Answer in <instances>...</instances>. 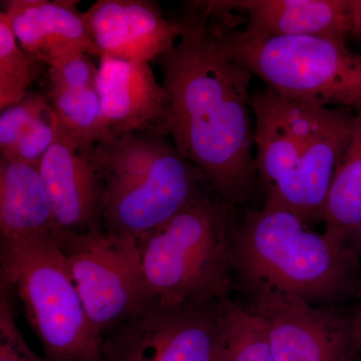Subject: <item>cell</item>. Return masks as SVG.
<instances>
[{"label":"cell","mask_w":361,"mask_h":361,"mask_svg":"<svg viewBox=\"0 0 361 361\" xmlns=\"http://www.w3.org/2000/svg\"><path fill=\"white\" fill-rule=\"evenodd\" d=\"M197 6L180 18L179 39L159 58L170 110L167 135L230 206L248 200L258 180L251 71L226 51Z\"/></svg>","instance_id":"1"},{"label":"cell","mask_w":361,"mask_h":361,"mask_svg":"<svg viewBox=\"0 0 361 361\" xmlns=\"http://www.w3.org/2000/svg\"><path fill=\"white\" fill-rule=\"evenodd\" d=\"M252 110L263 208L290 211L307 223L322 220L355 114L292 101L268 89L253 94Z\"/></svg>","instance_id":"2"},{"label":"cell","mask_w":361,"mask_h":361,"mask_svg":"<svg viewBox=\"0 0 361 361\" xmlns=\"http://www.w3.org/2000/svg\"><path fill=\"white\" fill-rule=\"evenodd\" d=\"M361 258L348 242L315 233L290 211H249L233 230V267L244 286H261L315 305L358 293Z\"/></svg>","instance_id":"3"},{"label":"cell","mask_w":361,"mask_h":361,"mask_svg":"<svg viewBox=\"0 0 361 361\" xmlns=\"http://www.w3.org/2000/svg\"><path fill=\"white\" fill-rule=\"evenodd\" d=\"M231 208L204 194L137 242L154 302L186 305L228 299L234 269Z\"/></svg>","instance_id":"4"},{"label":"cell","mask_w":361,"mask_h":361,"mask_svg":"<svg viewBox=\"0 0 361 361\" xmlns=\"http://www.w3.org/2000/svg\"><path fill=\"white\" fill-rule=\"evenodd\" d=\"M58 234L0 238L1 290L11 289L23 301L47 360L104 361L103 336L87 317Z\"/></svg>","instance_id":"5"},{"label":"cell","mask_w":361,"mask_h":361,"mask_svg":"<svg viewBox=\"0 0 361 361\" xmlns=\"http://www.w3.org/2000/svg\"><path fill=\"white\" fill-rule=\"evenodd\" d=\"M228 54L278 96L361 113V51L322 35L248 40L213 30Z\"/></svg>","instance_id":"6"},{"label":"cell","mask_w":361,"mask_h":361,"mask_svg":"<svg viewBox=\"0 0 361 361\" xmlns=\"http://www.w3.org/2000/svg\"><path fill=\"white\" fill-rule=\"evenodd\" d=\"M58 241L87 317L102 336L154 302L135 240L94 228L59 231Z\"/></svg>","instance_id":"7"},{"label":"cell","mask_w":361,"mask_h":361,"mask_svg":"<svg viewBox=\"0 0 361 361\" xmlns=\"http://www.w3.org/2000/svg\"><path fill=\"white\" fill-rule=\"evenodd\" d=\"M247 310L262 325L276 361H349L360 356L355 316L261 286L246 287Z\"/></svg>","instance_id":"8"},{"label":"cell","mask_w":361,"mask_h":361,"mask_svg":"<svg viewBox=\"0 0 361 361\" xmlns=\"http://www.w3.org/2000/svg\"><path fill=\"white\" fill-rule=\"evenodd\" d=\"M221 302H153L109 332L104 361H216Z\"/></svg>","instance_id":"9"},{"label":"cell","mask_w":361,"mask_h":361,"mask_svg":"<svg viewBox=\"0 0 361 361\" xmlns=\"http://www.w3.org/2000/svg\"><path fill=\"white\" fill-rule=\"evenodd\" d=\"M202 182L200 171L169 147L142 179L104 192L108 232L139 242L203 196Z\"/></svg>","instance_id":"10"},{"label":"cell","mask_w":361,"mask_h":361,"mask_svg":"<svg viewBox=\"0 0 361 361\" xmlns=\"http://www.w3.org/2000/svg\"><path fill=\"white\" fill-rule=\"evenodd\" d=\"M84 13L99 56L149 63L180 37V21L168 20L148 0H99Z\"/></svg>","instance_id":"11"},{"label":"cell","mask_w":361,"mask_h":361,"mask_svg":"<svg viewBox=\"0 0 361 361\" xmlns=\"http://www.w3.org/2000/svg\"><path fill=\"white\" fill-rule=\"evenodd\" d=\"M196 4L209 18L231 11L246 14V27L235 32L248 40L299 35L346 40L351 35L349 0H214Z\"/></svg>","instance_id":"12"},{"label":"cell","mask_w":361,"mask_h":361,"mask_svg":"<svg viewBox=\"0 0 361 361\" xmlns=\"http://www.w3.org/2000/svg\"><path fill=\"white\" fill-rule=\"evenodd\" d=\"M92 149L78 145L56 121V140L39 169L59 231L85 232L99 228L103 187L92 163Z\"/></svg>","instance_id":"13"},{"label":"cell","mask_w":361,"mask_h":361,"mask_svg":"<svg viewBox=\"0 0 361 361\" xmlns=\"http://www.w3.org/2000/svg\"><path fill=\"white\" fill-rule=\"evenodd\" d=\"M97 90L109 129L115 137L151 130L167 135L170 102L149 63L99 56Z\"/></svg>","instance_id":"14"},{"label":"cell","mask_w":361,"mask_h":361,"mask_svg":"<svg viewBox=\"0 0 361 361\" xmlns=\"http://www.w3.org/2000/svg\"><path fill=\"white\" fill-rule=\"evenodd\" d=\"M78 4L71 0H11L4 2V13L21 47L47 66L68 54H97Z\"/></svg>","instance_id":"15"},{"label":"cell","mask_w":361,"mask_h":361,"mask_svg":"<svg viewBox=\"0 0 361 361\" xmlns=\"http://www.w3.org/2000/svg\"><path fill=\"white\" fill-rule=\"evenodd\" d=\"M59 232L37 166L0 161V237L42 238Z\"/></svg>","instance_id":"16"},{"label":"cell","mask_w":361,"mask_h":361,"mask_svg":"<svg viewBox=\"0 0 361 361\" xmlns=\"http://www.w3.org/2000/svg\"><path fill=\"white\" fill-rule=\"evenodd\" d=\"M322 220L325 231L346 242L361 226V113L353 118L350 141L334 173Z\"/></svg>","instance_id":"17"},{"label":"cell","mask_w":361,"mask_h":361,"mask_svg":"<svg viewBox=\"0 0 361 361\" xmlns=\"http://www.w3.org/2000/svg\"><path fill=\"white\" fill-rule=\"evenodd\" d=\"M170 147L160 137L128 133L96 145L92 159L104 192L130 186L142 179Z\"/></svg>","instance_id":"18"},{"label":"cell","mask_w":361,"mask_h":361,"mask_svg":"<svg viewBox=\"0 0 361 361\" xmlns=\"http://www.w3.org/2000/svg\"><path fill=\"white\" fill-rule=\"evenodd\" d=\"M49 97L59 127L80 146L94 147L115 139L104 121L97 87L49 89Z\"/></svg>","instance_id":"19"},{"label":"cell","mask_w":361,"mask_h":361,"mask_svg":"<svg viewBox=\"0 0 361 361\" xmlns=\"http://www.w3.org/2000/svg\"><path fill=\"white\" fill-rule=\"evenodd\" d=\"M216 361H276L257 318L229 298L220 305Z\"/></svg>","instance_id":"20"},{"label":"cell","mask_w":361,"mask_h":361,"mask_svg":"<svg viewBox=\"0 0 361 361\" xmlns=\"http://www.w3.org/2000/svg\"><path fill=\"white\" fill-rule=\"evenodd\" d=\"M44 61L18 44L6 14L0 13V109L18 103L39 77ZM45 65V63H44Z\"/></svg>","instance_id":"21"},{"label":"cell","mask_w":361,"mask_h":361,"mask_svg":"<svg viewBox=\"0 0 361 361\" xmlns=\"http://www.w3.org/2000/svg\"><path fill=\"white\" fill-rule=\"evenodd\" d=\"M51 110L47 99L35 92H28L18 103L4 109L0 115L1 158L8 156L21 135Z\"/></svg>","instance_id":"22"},{"label":"cell","mask_w":361,"mask_h":361,"mask_svg":"<svg viewBox=\"0 0 361 361\" xmlns=\"http://www.w3.org/2000/svg\"><path fill=\"white\" fill-rule=\"evenodd\" d=\"M51 89L82 90L97 87V68L87 54H71L47 63Z\"/></svg>","instance_id":"23"},{"label":"cell","mask_w":361,"mask_h":361,"mask_svg":"<svg viewBox=\"0 0 361 361\" xmlns=\"http://www.w3.org/2000/svg\"><path fill=\"white\" fill-rule=\"evenodd\" d=\"M56 137V120L54 110L32 126L21 135L13 151L2 160L20 161L39 167L40 161Z\"/></svg>","instance_id":"24"},{"label":"cell","mask_w":361,"mask_h":361,"mask_svg":"<svg viewBox=\"0 0 361 361\" xmlns=\"http://www.w3.org/2000/svg\"><path fill=\"white\" fill-rule=\"evenodd\" d=\"M0 361H49L37 355L26 343L4 292L0 300Z\"/></svg>","instance_id":"25"},{"label":"cell","mask_w":361,"mask_h":361,"mask_svg":"<svg viewBox=\"0 0 361 361\" xmlns=\"http://www.w3.org/2000/svg\"><path fill=\"white\" fill-rule=\"evenodd\" d=\"M351 35L361 39V0H349Z\"/></svg>","instance_id":"26"},{"label":"cell","mask_w":361,"mask_h":361,"mask_svg":"<svg viewBox=\"0 0 361 361\" xmlns=\"http://www.w3.org/2000/svg\"><path fill=\"white\" fill-rule=\"evenodd\" d=\"M348 243L357 252L358 255L361 258V226L351 235L350 238L348 240Z\"/></svg>","instance_id":"27"},{"label":"cell","mask_w":361,"mask_h":361,"mask_svg":"<svg viewBox=\"0 0 361 361\" xmlns=\"http://www.w3.org/2000/svg\"><path fill=\"white\" fill-rule=\"evenodd\" d=\"M358 298H360V303H358L357 310H356L355 314V320L356 323V326H357L358 334H360L361 338V285L360 287V290H358Z\"/></svg>","instance_id":"28"},{"label":"cell","mask_w":361,"mask_h":361,"mask_svg":"<svg viewBox=\"0 0 361 361\" xmlns=\"http://www.w3.org/2000/svg\"><path fill=\"white\" fill-rule=\"evenodd\" d=\"M360 356H357V357L353 358V360L349 361H360Z\"/></svg>","instance_id":"29"}]
</instances>
